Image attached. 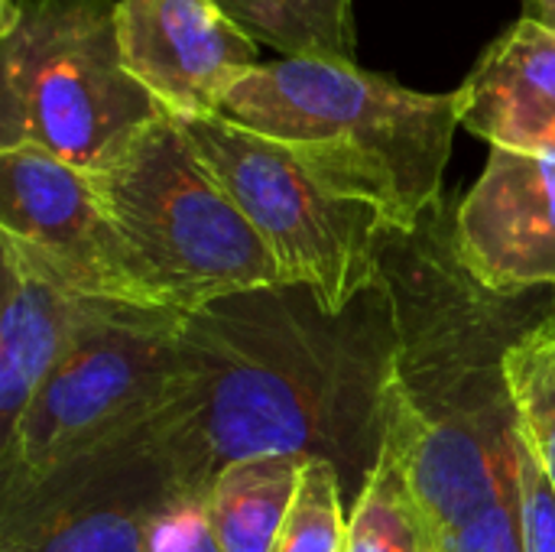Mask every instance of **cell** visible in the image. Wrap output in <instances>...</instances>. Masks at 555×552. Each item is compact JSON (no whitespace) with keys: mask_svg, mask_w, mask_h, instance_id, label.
<instances>
[{"mask_svg":"<svg viewBox=\"0 0 555 552\" xmlns=\"http://www.w3.org/2000/svg\"><path fill=\"white\" fill-rule=\"evenodd\" d=\"M176 498L143 426L0 501V552H146Z\"/></svg>","mask_w":555,"mask_h":552,"instance_id":"52a82bcc","label":"cell"},{"mask_svg":"<svg viewBox=\"0 0 555 552\" xmlns=\"http://www.w3.org/2000/svg\"><path fill=\"white\" fill-rule=\"evenodd\" d=\"M452 254L498 299L537 290H553L555 299V153L491 146L452 218Z\"/></svg>","mask_w":555,"mask_h":552,"instance_id":"9c48e42d","label":"cell"},{"mask_svg":"<svg viewBox=\"0 0 555 552\" xmlns=\"http://www.w3.org/2000/svg\"><path fill=\"white\" fill-rule=\"evenodd\" d=\"M127 270L150 306L195 312L283 286V273L234 198L205 169L176 117L163 114L91 176Z\"/></svg>","mask_w":555,"mask_h":552,"instance_id":"3957f363","label":"cell"},{"mask_svg":"<svg viewBox=\"0 0 555 552\" xmlns=\"http://www.w3.org/2000/svg\"><path fill=\"white\" fill-rule=\"evenodd\" d=\"M400 407V325L380 280L345 312L283 283L185 316L172 387L146 423L179 498L234 462L325 459L358 498Z\"/></svg>","mask_w":555,"mask_h":552,"instance_id":"6da1fadb","label":"cell"},{"mask_svg":"<svg viewBox=\"0 0 555 552\" xmlns=\"http://www.w3.org/2000/svg\"><path fill=\"white\" fill-rule=\"evenodd\" d=\"M299 455H257L208 485L205 514L221 552H270L299 488Z\"/></svg>","mask_w":555,"mask_h":552,"instance_id":"5bb4252c","label":"cell"},{"mask_svg":"<svg viewBox=\"0 0 555 552\" xmlns=\"http://www.w3.org/2000/svg\"><path fill=\"white\" fill-rule=\"evenodd\" d=\"M517 433L555 488V322H537L504 355Z\"/></svg>","mask_w":555,"mask_h":552,"instance_id":"2e32d148","label":"cell"},{"mask_svg":"<svg viewBox=\"0 0 555 552\" xmlns=\"http://www.w3.org/2000/svg\"><path fill=\"white\" fill-rule=\"evenodd\" d=\"M218 114L289 146L328 189L374 208L400 234L442 205L462 127L459 91H413L345 59L260 62Z\"/></svg>","mask_w":555,"mask_h":552,"instance_id":"7a4b0ae2","label":"cell"},{"mask_svg":"<svg viewBox=\"0 0 555 552\" xmlns=\"http://www.w3.org/2000/svg\"><path fill=\"white\" fill-rule=\"evenodd\" d=\"M345 552H449L439 521L413 482L406 446L393 420L384 449L351 504Z\"/></svg>","mask_w":555,"mask_h":552,"instance_id":"4fadbf2b","label":"cell"},{"mask_svg":"<svg viewBox=\"0 0 555 552\" xmlns=\"http://www.w3.org/2000/svg\"><path fill=\"white\" fill-rule=\"evenodd\" d=\"M0 231L23 241L78 296L150 306L127 270L91 176L52 153L0 150Z\"/></svg>","mask_w":555,"mask_h":552,"instance_id":"ba28073f","label":"cell"},{"mask_svg":"<svg viewBox=\"0 0 555 552\" xmlns=\"http://www.w3.org/2000/svg\"><path fill=\"white\" fill-rule=\"evenodd\" d=\"M185 316L163 306L91 299L68 351L0 449V501L143 429L172 387Z\"/></svg>","mask_w":555,"mask_h":552,"instance_id":"5b68a950","label":"cell"},{"mask_svg":"<svg viewBox=\"0 0 555 552\" xmlns=\"http://www.w3.org/2000/svg\"><path fill=\"white\" fill-rule=\"evenodd\" d=\"M345 485L332 462L306 459L299 488L289 514L270 552H345L348 550V514Z\"/></svg>","mask_w":555,"mask_h":552,"instance_id":"e0dca14e","label":"cell"},{"mask_svg":"<svg viewBox=\"0 0 555 552\" xmlns=\"http://www.w3.org/2000/svg\"><path fill=\"white\" fill-rule=\"evenodd\" d=\"M0 449L78 335L91 299L68 290L23 241L0 231Z\"/></svg>","mask_w":555,"mask_h":552,"instance_id":"8fae6325","label":"cell"},{"mask_svg":"<svg viewBox=\"0 0 555 552\" xmlns=\"http://www.w3.org/2000/svg\"><path fill=\"white\" fill-rule=\"evenodd\" d=\"M117 33L130 75L169 117L218 114L260 65V46L211 0H117Z\"/></svg>","mask_w":555,"mask_h":552,"instance_id":"30bf717a","label":"cell"},{"mask_svg":"<svg viewBox=\"0 0 555 552\" xmlns=\"http://www.w3.org/2000/svg\"><path fill=\"white\" fill-rule=\"evenodd\" d=\"M446 543L449 552H520L514 498L491 504L488 511L462 524L455 534H449Z\"/></svg>","mask_w":555,"mask_h":552,"instance_id":"d6986e66","label":"cell"},{"mask_svg":"<svg viewBox=\"0 0 555 552\" xmlns=\"http://www.w3.org/2000/svg\"><path fill=\"white\" fill-rule=\"evenodd\" d=\"M257 46L280 59H345L354 62L351 0H211Z\"/></svg>","mask_w":555,"mask_h":552,"instance_id":"9a60e30c","label":"cell"},{"mask_svg":"<svg viewBox=\"0 0 555 552\" xmlns=\"http://www.w3.org/2000/svg\"><path fill=\"white\" fill-rule=\"evenodd\" d=\"M163 114L124 62L117 0H0V150L94 176Z\"/></svg>","mask_w":555,"mask_h":552,"instance_id":"277c9868","label":"cell"},{"mask_svg":"<svg viewBox=\"0 0 555 552\" xmlns=\"http://www.w3.org/2000/svg\"><path fill=\"white\" fill-rule=\"evenodd\" d=\"M195 156L244 211L286 283L345 312L384 280V218L328 189L289 146L221 114L176 117Z\"/></svg>","mask_w":555,"mask_h":552,"instance_id":"8992f818","label":"cell"},{"mask_svg":"<svg viewBox=\"0 0 555 552\" xmlns=\"http://www.w3.org/2000/svg\"><path fill=\"white\" fill-rule=\"evenodd\" d=\"M462 127L491 146L555 153V33L517 20L459 88Z\"/></svg>","mask_w":555,"mask_h":552,"instance_id":"7c38bea8","label":"cell"},{"mask_svg":"<svg viewBox=\"0 0 555 552\" xmlns=\"http://www.w3.org/2000/svg\"><path fill=\"white\" fill-rule=\"evenodd\" d=\"M514 511L520 552H555V488L517 433V482Z\"/></svg>","mask_w":555,"mask_h":552,"instance_id":"ac0fdd59","label":"cell"},{"mask_svg":"<svg viewBox=\"0 0 555 552\" xmlns=\"http://www.w3.org/2000/svg\"><path fill=\"white\" fill-rule=\"evenodd\" d=\"M524 3V20H533L555 33V0H520Z\"/></svg>","mask_w":555,"mask_h":552,"instance_id":"ffe728a7","label":"cell"}]
</instances>
